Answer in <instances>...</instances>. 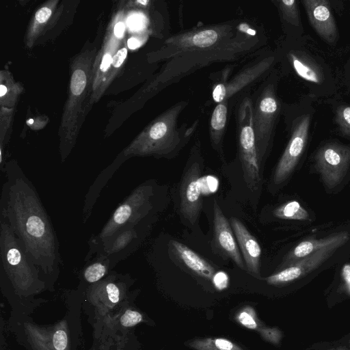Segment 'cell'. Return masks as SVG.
<instances>
[{
  "instance_id": "obj_1",
  "label": "cell",
  "mask_w": 350,
  "mask_h": 350,
  "mask_svg": "<svg viewBox=\"0 0 350 350\" xmlns=\"http://www.w3.org/2000/svg\"><path fill=\"white\" fill-rule=\"evenodd\" d=\"M6 176L0 200V220L6 222L25 252L43 274L59 271V243L35 186L14 161L5 163Z\"/></svg>"
},
{
  "instance_id": "obj_2",
  "label": "cell",
  "mask_w": 350,
  "mask_h": 350,
  "mask_svg": "<svg viewBox=\"0 0 350 350\" xmlns=\"http://www.w3.org/2000/svg\"><path fill=\"white\" fill-rule=\"evenodd\" d=\"M188 105L180 101L160 115L131 145L124 150L108 167L102 170L89 187L84 203L94 206L103 189L119 167L131 157L154 156L167 157L177 151L189 139L197 127V123L189 126H178L180 113Z\"/></svg>"
},
{
  "instance_id": "obj_3",
  "label": "cell",
  "mask_w": 350,
  "mask_h": 350,
  "mask_svg": "<svg viewBox=\"0 0 350 350\" xmlns=\"http://www.w3.org/2000/svg\"><path fill=\"white\" fill-rule=\"evenodd\" d=\"M155 207V185L147 180L135 187L113 211L107 223L88 241L85 262L92 258L97 250L118 232L133 226L150 216Z\"/></svg>"
},
{
  "instance_id": "obj_4",
  "label": "cell",
  "mask_w": 350,
  "mask_h": 350,
  "mask_svg": "<svg viewBox=\"0 0 350 350\" xmlns=\"http://www.w3.org/2000/svg\"><path fill=\"white\" fill-rule=\"evenodd\" d=\"M250 36L237 34L213 47L204 49L191 50L172 56L166 66V82L172 83L174 78L184 76L196 68L204 66L217 61L232 60L239 55L252 50L257 44Z\"/></svg>"
},
{
  "instance_id": "obj_5",
  "label": "cell",
  "mask_w": 350,
  "mask_h": 350,
  "mask_svg": "<svg viewBox=\"0 0 350 350\" xmlns=\"http://www.w3.org/2000/svg\"><path fill=\"white\" fill-rule=\"evenodd\" d=\"M254 104L245 98L238 109L237 120V144L243 178L247 188L255 191L261 182L260 161L253 129Z\"/></svg>"
},
{
  "instance_id": "obj_6",
  "label": "cell",
  "mask_w": 350,
  "mask_h": 350,
  "mask_svg": "<svg viewBox=\"0 0 350 350\" xmlns=\"http://www.w3.org/2000/svg\"><path fill=\"white\" fill-rule=\"evenodd\" d=\"M280 111L274 84L269 83L260 91L253 109V129L260 163L271 146Z\"/></svg>"
},
{
  "instance_id": "obj_7",
  "label": "cell",
  "mask_w": 350,
  "mask_h": 350,
  "mask_svg": "<svg viewBox=\"0 0 350 350\" xmlns=\"http://www.w3.org/2000/svg\"><path fill=\"white\" fill-rule=\"evenodd\" d=\"M232 24H221L202 27L191 31L178 34L166 41L167 57L191 50L213 47L234 37L239 31Z\"/></svg>"
},
{
  "instance_id": "obj_8",
  "label": "cell",
  "mask_w": 350,
  "mask_h": 350,
  "mask_svg": "<svg viewBox=\"0 0 350 350\" xmlns=\"http://www.w3.org/2000/svg\"><path fill=\"white\" fill-rule=\"evenodd\" d=\"M315 167L328 189L344 179L350 165V147L337 143L321 146L314 157Z\"/></svg>"
},
{
  "instance_id": "obj_9",
  "label": "cell",
  "mask_w": 350,
  "mask_h": 350,
  "mask_svg": "<svg viewBox=\"0 0 350 350\" xmlns=\"http://www.w3.org/2000/svg\"><path fill=\"white\" fill-rule=\"evenodd\" d=\"M149 226V217L139 224L113 235L97 250L94 256H103L110 262L111 269L131 255L142 243Z\"/></svg>"
},
{
  "instance_id": "obj_10",
  "label": "cell",
  "mask_w": 350,
  "mask_h": 350,
  "mask_svg": "<svg viewBox=\"0 0 350 350\" xmlns=\"http://www.w3.org/2000/svg\"><path fill=\"white\" fill-rule=\"evenodd\" d=\"M310 117L299 118L293 125L291 138L275 169L273 182L280 185L291 174L307 144Z\"/></svg>"
},
{
  "instance_id": "obj_11",
  "label": "cell",
  "mask_w": 350,
  "mask_h": 350,
  "mask_svg": "<svg viewBox=\"0 0 350 350\" xmlns=\"http://www.w3.org/2000/svg\"><path fill=\"white\" fill-rule=\"evenodd\" d=\"M345 243L346 241L338 242L317 250L291 265L282 267L283 269L267 277V282L271 285H281L304 276L317 268Z\"/></svg>"
},
{
  "instance_id": "obj_12",
  "label": "cell",
  "mask_w": 350,
  "mask_h": 350,
  "mask_svg": "<svg viewBox=\"0 0 350 350\" xmlns=\"http://www.w3.org/2000/svg\"><path fill=\"white\" fill-rule=\"evenodd\" d=\"M274 59V56L260 59L239 72L230 81L217 83L212 91L213 100L217 103H228L234 94L262 76L271 68Z\"/></svg>"
},
{
  "instance_id": "obj_13",
  "label": "cell",
  "mask_w": 350,
  "mask_h": 350,
  "mask_svg": "<svg viewBox=\"0 0 350 350\" xmlns=\"http://www.w3.org/2000/svg\"><path fill=\"white\" fill-rule=\"evenodd\" d=\"M200 176V164L193 162L183 177L180 187V212L192 224L198 219L202 206Z\"/></svg>"
},
{
  "instance_id": "obj_14",
  "label": "cell",
  "mask_w": 350,
  "mask_h": 350,
  "mask_svg": "<svg viewBox=\"0 0 350 350\" xmlns=\"http://www.w3.org/2000/svg\"><path fill=\"white\" fill-rule=\"evenodd\" d=\"M302 3L310 23L318 35L327 42H334L337 39V28L329 2L304 0Z\"/></svg>"
},
{
  "instance_id": "obj_15",
  "label": "cell",
  "mask_w": 350,
  "mask_h": 350,
  "mask_svg": "<svg viewBox=\"0 0 350 350\" xmlns=\"http://www.w3.org/2000/svg\"><path fill=\"white\" fill-rule=\"evenodd\" d=\"M213 224L215 239L217 245L238 267L245 269V266L231 225L216 200L213 203Z\"/></svg>"
},
{
  "instance_id": "obj_16",
  "label": "cell",
  "mask_w": 350,
  "mask_h": 350,
  "mask_svg": "<svg viewBox=\"0 0 350 350\" xmlns=\"http://www.w3.org/2000/svg\"><path fill=\"white\" fill-rule=\"evenodd\" d=\"M230 223L247 270L253 275L259 276L261 256L259 243L239 219L230 217Z\"/></svg>"
},
{
  "instance_id": "obj_17",
  "label": "cell",
  "mask_w": 350,
  "mask_h": 350,
  "mask_svg": "<svg viewBox=\"0 0 350 350\" xmlns=\"http://www.w3.org/2000/svg\"><path fill=\"white\" fill-rule=\"evenodd\" d=\"M171 243L176 256L188 269L200 276L213 280L216 273L211 264L183 243L176 241Z\"/></svg>"
},
{
  "instance_id": "obj_18",
  "label": "cell",
  "mask_w": 350,
  "mask_h": 350,
  "mask_svg": "<svg viewBox=\"0 0 350 350\" xmlns=\"http://www.w3.org/2000/svg\"><path fill=\"white\" fill-rule=\"evenodd\" d=\"M349 234L342 232L320 239H308L299 243L288 255L282 267L291 265L297 260L321 249L340 241H347Z\"/></svg>"
},
{
  "instance_id": "obj_19",
  "label": "cell",
  "mask_w": 350,
  "mask_h": 350,
  "mask_svg": "<svg viewBox=\"0 0 350 350\" xmlns=\"http://www.w3.org/2000/svg\"><path fill=\"white\" fill-rule=\"evenodd\" d=\"M228 104L225 102L217 103L210 119V138L212 146L218 150L221 147L225 133L228 118Z\"/></svg>"
},
{
  "instance_id": "obj_20",
  "label": "cell",
  "mask_w": 350,
  "mask_h": 350,
  "mask_svg": "<svg viewBox=\"0 0 350 350\" xmlns=\"http://www.w3.org/2000/svg\"><path fill=\"white\" fill-rule=\"evenodd\" d=\"M288 57L293 68L301 78L317 84L322 83V72L312 62L299 56L296 53H289Z\"/></svg>"
},
{
  "instance_id": "obj_21",
  "label": "cell",
  "mask_w": 350,
  "mask_h": 350,
  "mask_svg": "<svg viewBox=\"0 0 350 350\" xmlns=\"http://www.w3.org/2000/svg\"><path fill=\"white\" fill-rule=\"evenodd\" d=\"M110 262L103 256H94L81 270V276L87 283L94 284L100 280L109 271Z\"/></svg>"
},
{
  "instance_id": "obj_22",
  "label": "cell",
  "mask_w": 350,
  "mask_h": 350,
  "mask_svg": "<svg viewBox=\"0 0 350 350\" xmlns=\"http://www.w3.org/2000/svg\"><path fill=\"white\" fill-rule=\"evenodd\" d=\"M188 346L196 350H243L232 341L223 338H204L191 340Z\"/></svg>"
},
{
  "instance_id": "obj_23",
  "label": "cell",
  "mask_w": 350,
  "mask_h": 350,
  "mask_svg": "<svg viewBox=\"0 0 350 350\" xmlns=\"http://www.w3.org/2000/svg\"><path fill=\"white\" fill-rule=\"evenodd\" d=\"M275 217L283 219L306 221L309 219L308 211L297 201H290L273 211Z\"/></svg>"
},
{
  "instance_id": "obj_24",
  "label": "cell",
  "mask_w": 350,
  "mask_h": 350,
  "mask_svg": "<svg viewBox=\"0 0 350 350\" xmlns=\"http://www.w3.org/2000/svg\"><path fill=\"white\" fill-rule=\"evenodd\" d=\"M87 79L86 72L82 68H77L72 72L70 81L71 108L81 98L87 85Z\"/></svg>"
},
{
  "instance_id": "obj_25",
  "label": "cell",
  "mask_w": 350,
  "mask_h": 350,
  "mask_svg": "<svg viewBox=\"0 0 350 350\" xmlns=\"http://www.w3.org/2000/svg\"><path fill=\"white\" fill-rule=\"evenodd\" d=\"M276 3L284 21L295 26L299 25V15L296 1L282 0L276 1Z\"/></svg>"
},
{
  "instance_id": "obj_26",
  "label": "cell",
  "mask_w": 350,
  "mask_h": 350,
  "mask_svg": "<svg viewBox=\"0 0 350 350\" xmlns=\"http://www.w3.org/2000/svg\"><path fill=\"white\" fill-rule=\"evenodd\" d=\"M336 122L342 133L350 136V106H340L337 109Z\"/></svg>"
},
{
  "instance_id": "obj_27",
  "label": "cell",
  "mask_w": 350,
  "mask_h": 350,
  "mask_svg": "<svg viewBox=\"0 0 350 350\" xmlns=\"http://www.w3.org/2000/svg\"><path fill=\"white\" fill-rule=\"evenodd\" d=\"M237 321L248 329H258L257 319L255 312L251 307L243 309L237 315Z\"/></svg>"
},
{
  "instance_id": "obj_28",
  "label": "cell",
  "mask_w": 350,
  "mask_h": 350,
  "mask_svg": "<svg viewBox=\"0 0 350 350\" xmlns=\"http://www.w3.org/2000/svg\"><path fill=\"white\" fill-rule=\"evenodd\" d=\"M116 276H111L108 281L105 283V290L106 291L108 299L111 303L116 304L119 301L120 289L118 284L115 282Z\"/></svg>"
},
{
  "instance_id": "obj_29",
  "label": "cell",
  "mask_w": 350,
  "mask_h": 350,
  "mask_svg": "<svg viewBox=\"0 0 350 350\" xmlns=\"http://www.w3.org/2000/svg\"><path fill=\"white\" fill-rule=\"evenodd\" d=\"M142 321V316L137 311L127 310L120 319L121 324L124 327H132Z\"/></svg>"
},
{
  "instance_id": "obj_30",
  "label": "cell",
  "mask_w": 350,
  "mask_h": 350,
  "mask_svg": "<svg viewBox=\"0 0 350 350\" xmlns=\"http://www.w3.org/2000/svg\"><path fill=\"white\" fill-rule=\"evenodd\" d=\"M67 336L62 329L56 331L53 336V347L56 350H64L67 346Z\"/></svg>"
},
{
  "instance_id": "obj_31",
  "label": "cell",
  "mask_w": 350,
  "mask_h": 350,
  "mask_svg": "<svg viewBox=\"0 0 350 350\" xmlns=\"http://www.w3.org/2000/svg\"><path fill=\"white\" fill-rule=\"evenodd\" d=\"M262 337L269 342L278 344L281 338V332L276 328H260L259 329Z\"/></svg>"
},
{
  "instance_id": "obj_32",
  "label": "cell",
  "mask_w": 350,
  "mask_h": 350,
  "mask_svg": "<svg viewBox=\"0 0 350 350\" xmlns=\"http://www.w3.org/2000/svg\"><path fill=\"white\" fill-rule=\"evenodd\" d=\"M213 282L217 289L223 290L228 286V276L224 272H217L213 279Z\"/></svg>"
},
{
  "instance_id": "obj_33",
  "label": "cell",
  "mask_w": 350,
  "mask_h": 350,
  "mask_svg": "<svg viewBox=\"0 0 350 350\" xmlns=\"http://www.w3.org/2000/svg\"><path fill=\"white\" fill-rule=\"evenodd\" d=\"M127 55V49L126 48H122L118 50L112 58L111 65L115 68H120Z\"/></svg>"
},
{
  "instance_id": "obj_34",
  "label": "cell",
  "mask_w": 350,
  "mask_h": 350,
  "mask_svg": "<svg viewBox=\"0 0 350 350\" xmlns=\"http://www.w3.org/2000/svg\"><path fill=\"white\" fill-rule=\"evenodd\" d=\"M51 15V9L47 7H43L36 12L35 18L38 23H44L48 21Z\"/></svg>"
},
{
  "instance_id": "obj_35",
  "label": "cell",
  "mask_w": 350,
  "mask_h": 350,
  "mask_svg": "<svg viewBox=\"0 0 350 350\" xmlns=\"http://www.w3.org/2000/svg\"><path fill=\"white\" fill-rule=\"evenodd\" d=\"M113 57L109 53H105L103 57L100 66V70L102 72H105L109 68L112 63Z\"/></svg>"
},
{
  "instance_id": "obj_36",
  "label": "cell",
  "mask_w": 350,
  "mask_h": 350,
  "mask_svg": "<svg viewBox=\"0 0 350 350\" xmlns=\"http://www.w3.org/2000/svg\"><path fill=\"white\" fill-rule=\"evenodd\" d=\"M125 29V25L122 22H118L114 27V34L117 38H122Z\"/></svg>"
},
{
  "instance_id": "obj_37",
  "label": "cell",
  "mask_w": 350,
  "mask_h": 350,
  "mask_svg": "<svg viewBox=\"0 0 350 350\" xmlns=\"http://www.w3.org/2000/svg\"><path fill=\"white\" fill-rule=\"evenodd\" d=\"M141 17L139 16H133L130 17L129 20L128 21L129 25L132 28H137L140 26L141 25Z\"/></svg>"
},
{
  "instance_id": "obj_38",
  "label": "cell",
  "mask_w": 350,
  "mask_h": 350,
  "mask_svg": "<svg viewBox=\"0 0 350 350\" xmlns=\"http://www.w3.org/2000/svg\"><path fill=\"white\" fill-rule=\"evenodd\" d=\"M127 45L130 49H135L140 45V42L137 39L131 38L128 40Z\"/></svg>"
},
{
  "instance_id": "obj_39",
  "label": "cell",
  "mask_w": 350,
  "mask_h": 350,
  "mask_svg": "<svg viewBox=\"0 0 350 350\" xmlns=\"http://www.w3.org/2000/svg\"><path fill=\"white\" fill-rule=\"evenodd\" d=\"M6 92H7L6 87L1 84L0 85V96L3 97L4 95H5Z\"/></svg>"
},
{
  "instance_id": "obj_40",
  "label": "cell",
  "mask_w": 350,
  "mask_h": 350,
  "mask_svg": "<svg viewBox=\"0 0 350 350\" xmlns=\"http://www.w3.org/2000/svg\"><path fill=\"white\" fill-rule=\"evenodd\" d=\"M137 3L142 5H147L150 3V1L147 0H138L137 1Z\"/></svg>"
},
{
  "instance_id": "obj_41",
  "label": "cell",
  "mask_w": 350,
  "mask_h": 350,
  "mask_svg": "<svg viewBox=\"0 0 350 350\" xmlns=\"http://www.w3.org/2000/svg\"><path fill=\"white\" fill-rule=\"evenodd\" d=\"M331 350H350V349H348L347 348L340 347V348L334 349H331Z\"/></svg>"
}]
</instances>
